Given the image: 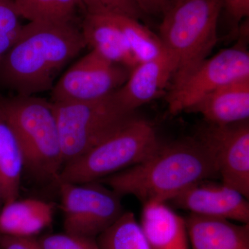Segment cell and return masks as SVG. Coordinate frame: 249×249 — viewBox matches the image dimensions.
Returning <instances> with one entry per match:
<instances>
[{
  "instance_id": "6da1fadb",
  "label": "cell",
  "mask_w": 249,
  "mask_h": 249,
  "mask_svg": "<svg viewBox=\"0 0 249 249\" xmlns=\"http://www.w3.org/2000/svg\"><path fill=\"white\" fill-rule=\"evenodd\" d=\"M85 47L74 22H29L0 64V83L24 96L52 89L59 73Z\"/></svg>"
},
{
  "instance_id": "7a4b0ae2",
  "label": "cell",
  "mask_w": 249,
  "mask_h": 249,
  "mask_svg": "<svg viewBox=\"0 0 249 249\" xmlns=\"http://www.w3.org/2000/svg\"><path fill=\"white\" fill-rule=\"evenodd\" d=\"M214 178L218 174L211 154L194 138L160 143L146 160L98 181L145 204L168 202L192 185Z\"/></svg>"
},
{
  "instance_id": "3957f363",
  "label": "cell",
  "mask_w": 249,
  "mask_h": 249,
  "mask_svg": "<svg viewBox=\"0 0 249 249\" xmlns=\"http://www.w3.org/2000/svg\"><path fill=\"white\" fill-rule=\"evenodd\" d=\"M0 108L20 142L25 170L37 179L56 182L64 160L54 103L17 94L0 97Z\"/></svg>"
},
{
  "instance_id": "277c9868",
  "label": "cell",
  "mask_w": 249,
  "mask_h": 249,
  "mask_svg": "<svg viewBox=\"0 0 249 249\" xmlns=\"http://www.w3.org/2000/svg\"><path fill=\"white\" fill-rule=\"evenodd\" d=\"M222 0H178L163 15L160 37L173 59V85L208 58L218 40Z\"/></svg>"
},
{
  "instance_id": "5b68a950",
  "label": "cell",
  "mask_w": 249,
  "mask_h": 249,
  "mask_svg": "<svg viewBox=\"0 0 249 249\" xmlns=\"http://www.w3.org/2000/svg\"><path fill=\"white\" fill-rule=\"evenodd\" d=\"M160 144L152 124L135 116L91 151L64 165L55 183L99 181L146 160Z\"/></svg>"
},
{
  "instance_id": "8992f818",
  "label": "cell",
  "mask_w": 249,
  "mask_h": 249,
  "mask_svg": "<svg viewBox=\"0 0 249 249\" xmlns=\"http://www.w3.org/2000/svg\"><path fill=\"white\" fill-rule=\"evenodd\" d=\"M114 93L98 101L53 102L64 165L91 151L135 117V111L124 109Z\"/></svg>"
},
{
  "instance_id": "52a82bcc",
  "label": "cell",
  "mask_w": 249,
  "mask_h": 249,
  "mask_svg": "<svg viewBox=\"0 0 249 249\" xmlns=\"http://www.w3.org/2000/svg\"><path fill=\"white\" fill-rule=\"evenodd\" d=\"M58 185L65 232L96 238L124 213L122 196L99 181Z\"/></svg>"
},
{
  "instance_id": "ba28073f",
  "label": "cell",
  "mask_w": 249,
  "mask_h": 249,
  "mask_svg": "<svg viewBox=\"0 0 249 249\" xmlns=\"http://www.w3.org/2000/svg\"><path fill=\"white\" fill-rule=\"evenodd\" d=\"M246 78H249L248 51L240 44L224 49L171 86L167 97L168 110L173 115L187 111L210 93Z\"/></svg>"
},
{
  "instance_id": "9c48e42d",
  "label": "cell",
  "mask_w": 249,
  "mask_h": 249,
  "mask_svg": "<svg viewBox=\"0 0 249 249\" xmlns=\"http://www.w3.org/2000/svg\"><path fill=\"white\" fill-rule=\"evenodd\" d=\"M130 70L91 51L72 65L55 83L53 103L86 102L111 96L128 78Z\"/></svg>"
},
{
  "instance_id": "30bf717a",
  "label": "cell",
  "mask_w": 249,
  "mask_h": 249,
  "mask_svg": "<svg viewBox=\"0 0 249 249\" xmlns=\"http://www.w3.org/2000/svg\"><path fill=\"white\" fill-rule=\"evenodd\" d=\"M196 138L211 154L222 183L249 199V120L229 124L206 123Z\"/></svg>"
},
{
  "instance_id": "8fae6325",
  "label": "cell",
  "mask_w": 249,
  "mask_h": 249,
  "mask_svg": "<svg viewBox=\"0 0 249 249\" xmlns=\"http://www.w3.org/2000/svg\"><path fill=\"white\" fill-rule=\"evenodd\" d=\"M169 201L177 209L190 211L192 214L249 224V199L223 183L213 182L210 179L199 181Z\"/></svg>"
},
{
  "instance_id": "7c38bea8",
  "label": "cell",
  "mask_w": 249,
  "mask_h": 249,
  "mask_svg": "<svg viewBox=\"0 0 249 249\" xmlns=\"http://www.w3.org/2000/svg\"><path fill=\"white\" fill-rule=\"evenodd\" d=\"M175 67L169 54L137 64L124 85L114 93L121 106L130 111L151 102L173 80Z\"/></svg>"
},
{
  "instance_id": "4fadbf2b",
  "label": "cell",
  "mask_w": 249,
  "mask_h": 249,
  "mask_svg": "<svg viewBox=\"0 0 249 249\" xmlns=\"http://www.w3.org/2000/svg\"><path fill=\"white\" fill-rule=\"evenodd\" d=\"M80 31L86 47L102 58L130 71L137 65L112 15H85Z\"/></svg>"
},
{
  "instance_id": "5bb4252c",
  "label": "cell",
  "mask_w": 249,
  "mask_h": 249,
  "mask_svg": "<svg viewBox=\"0 0 249 249\" xmlns=\"http://www.w3.org/2000/svg\"><path fill=\"white\" fill-rule=\"evenodd\" d=\"M139 224L152 249H191L186 219L166 202L142 204Z\"/></svg>"
},
{
  "instance_id": "9a60e30c",
  "label": "cell",
  "mask_w": 249,
  "mask_h": 249,
  "mask_svg": "<svg viewBox=\"0 0 249 249\" xmlns=\"http://www.w3.org/2000/svg\"><path fill=\"white\" fill-rule=\"evenodd\" d=\"M185 219L191 249H249V224L192 213Z\"/></svg>"
},
{
  "instance_id": "2e32d148",
  "label": "cell",
  "mask_w": 249,
  "mask_h": 249,
  "mask_svg": "<svg viewBox=\"0 0 249 249\" xmlns=\"http://www.w3.org/2000/svg\"><path fill=\"white\" fill-rule=\"evenodd\" d=\"M187 111L201 114L210 124H229L249 120V78L210 93Z\"/></svg>"
},
{
  "instance_id": "e0dca14e",
  "label": "cell",
  "mask_w": 249,
  "mask_h": 249,
  "mask_svg": "<svg viewBox=\"0 0 249 249\" xmlns=\"http://www.w3.org/2000/svg\"><path fill=\"white\" fill-rule=\"evenodd\" d=\"M54 215L52 203L37 199H19L0 210V235L34 237L49 227Z\"/></svg>"
},
{
  "instance_id": "ac0fdd59",
  "label": "cell",
  "mask_w": 249,
  "mask_h": 249,
  "mask_svg": "<svg viewBox=\"0 0 249 249\" xmlns=\"http://www.w3.org/2000/svg\"><path fill=\"white\" fill-rule=\"evenodd\" d=\"M25 160L20 142L0 108V189L4 204L18 199Z\"/></svg>"
},
{
  "instance_id": "d6986e66",
  "label": "cell",
  "mask_w": 249,
  "mask_h": 249,
  "mask_svg": "<svg viewBox=\"0 0 249 249\" xmlns=\"http://www.w3.org/2000/svg\"><path fill=\"white\" fill-rule=\"evenodd\" d=\"M112 16L137 64L154 60L167 53L160 36L141 24L139 19L118 15Z\"/></svg>"
},
{
  "instance_id": "ffe728a7",
  "label": "cell",
  "mask_w": 249,
  "mask_h": 249,
  "mask_svg": "<svg viewBox=\"0 0 249 249\" xmlns=\"http://www.w3.org/2000/svg\"><path fill=\"white\" fill-rule=\"evenodd\" d=\"M101 249H152L133 213H124L96 237Z\"/></svg>"
},
{
  "instance_id": "44dd1931",
  "label": "cell",
  "mask_w": 249,
  "mask_h": 249,
  "mask_svg": "<svg viewBox=\"0 0 249 249\" xmlns=\"http://www.w3.org/2000/svg\"><path fill=\"white\" fill-rule=\"evenodd\" d=\"M20 17L29 22H74L79 0H14Z\"/></svg>"
},
{
  "instance_id": "7402d4cb",
  "label": "cell",
  "mask_w": 249,
  "mask_h": 249,
  "mask_svg": "<svg viewBox=\"0 0 249 249\" xmlns=\"http://www.w3.org/2000/svg\"><path fill=\"white\" fill-rule=\"evenodd\" d=\"M21 18L14 0H0V64L20 35Z\"/></svg>"
},
{
  "instance_id": "603a6c76",
  "label": "cell",
  "mask_w": 249,
  "mask_h": 249,
  "mask_svg": "<svg viewBox=\"0 0 249 249\" xmlns=\"http://www.w3.org/2000/svg\"><path fill=\"white\" fill-rule=\"evenodd\" d=\"M85 15H118L139 19L142 13L134 0H79Z\"/></svg>"
},
{
  "instance_id": "cb8c5ba5",
  "label": "cell",
  "mask_w": 249,
  "mask_h": 249,
  "mask_svg": "<svg viewBox=\"0 0 249 249\" xmlns=\"http://www.w3.org/2000/svg\"><path fill=\"white\" fill-rule=\"evenodd\" d=\"M37 240L42 249H101L96 238L66 232L45 235Z\"/></svg>"
},
{
  "instance_id": "d4e9b609",
  "label": "cell",
  "mask_w": 249,
  "mask_h": 249,
  "mask_svg": "<svg viewBox=\"0 0 249 249\" xmlns=\"http://www.w3.org/2000/svg\"><path fill=\"white\" fill-rule=\"evenodd\" d=\"M0 249H42L34 237L0 235Z\"/></svg>"
},
{
  "instance_id": "484cf974",
  "label": "cell",
  "mask_w": 249,
  "mask_h": 249,
  "mask_svg": "<svg viewBox=\"0 0 249 249\" xmlns=\"http://www.w3.org/2000/svg\"><path fill=\"white\" fill-rule=\"evenodd\" d=\"M223 8L235 22L249 16V0H222Z\"/></svg>"
},
{
  "instance_id": "4316f807",
  "label": "cell",
  "mask_w": 249,
  "mask_h": 249,
  "mask_svg": "<svg viewBox=\"0 0 249 249\" xmlns=\"http://www.w3.org/2000/svg\"><path fill=\"white\" fill-rule=\"evenodd\" d=\"M142 14L162 15L171 5L170 0H134Z\"/></svg>"
},
{
  "instance_id": "83f0119b",
  "label": "cell",
  "mask_w": 249,
  "mask_h": 249,
  "mask_svg": "<svg viewBox=\"0 0 249 249\" xmlns=\"http://www.w3.org/2000/svg\"><path fill=\"white\" fill-rule=\"evenodd\" d=\"M4 204V199H3L2 193H1V189H0V210H1Z\"/></svg>"
},
{
  "instance_id": "f1b7e54d",
  "label": "cell",
  "mask_w": 249,
  "mask_h": 249,
  "mask_svg": "<svg viewBox=\"0 0 249 249\" xmlns=\"http://www.w3.org/2000/svg\"><path fill=\"white\" fill-rule=\"evenodd\" d=\"M178 1V0H170V2L173 3L175 2V1Z\"/></svg>"
}]
</instances>
